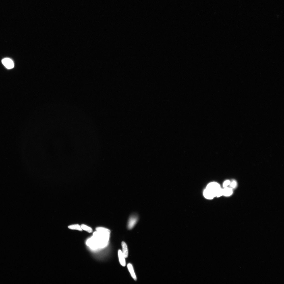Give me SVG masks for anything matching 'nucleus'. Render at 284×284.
Segmentation results:
<instances>
[{
	"label": "nucleus",
	"mask_w": 284,
	"mask_h": 284,
	"mask_svg": "<svg viewBox=\"0 0 284 284\" xmlns=\"http://www.w3.org/2000/svg\"><path fill=\"white\" fill-rule=\"evenodd\" d=\"M68 228L69 229L72 230H77L81 231H83V229H82L81 226L78 224L69 225L68 226Z\"/></svg>",
	"instance_id": "obj_10"
},
{
	"label": "nucleus",
	"mask_w": 284,
	"mask_h": 284,
	"mask_svg": "<svg viewBox=\"0 0 284 284\" xmlns=\"http://www.w3.org/2000/svg\"><path fill=\"white\" fill-rule=\"evenodd\" d=\"M2 62L3 65L8 69H12L14 66L13 61L10 58H5L2 59Z\"/></svg>",
	"instance_id": "obj_3"
},
{
	"label": "nucleus",
	"mask_w": 284,
	"mask_h": 284,
	"mask_svg": "<svg viewBox=\"0 0 284 284\" xmlns=\"http://www.w3.org/2000/svg\"><path fill=\"white\" fill-rule=\"evenodd\" d=\"M223 195L225 196H229L233 194V191L232 189L225 187L223 189Z\"/></svg>",
	"instance_id": "obj_9"
},
{
	"label": "nucleus",
	"mask_w": 284,
	"mask_h": 284,
	"mask_svg": "<svg viewBox=\"0 0 284 284\" xmlns=\"http://www.w3.org/2000/svg\"><path fill=\"white\" fill-rule=\"evenodd\" d=\"M139 219V217L136 214H133L132 215L129 219L128 223V228L130 230L131 229L135 226Z\"/></svg>",
	"instance_id": "obj_1"
},
{
	"label": "nucleus",
	"mask_w": 284,
	"mask_h": 284,
	"mask_svg": "<svg viewBox=\"0 0 284 284\" xmlns=\"http://www.w3.org/2000/svg\"><path fill=\"white\" fill-rule=\"evenodd\" d=\"M96 230L97 232L109 235H110V234L111 233V231L110 230L104 227H97L96 228Z\"/></svg>",
	"instance_id": "obj_8"
},
{
	"label": "nucleus",
	"mask_w": 284,
	"mask_h": 284,
	"mask_svg": "<svg viewBox=\"0 0 284 284\" xmlns=\"http://www.w3.org/2000/svg\"><path fill=\"white\" fill-rule=\"evenodd\" d=\"M203 194L205 198L209 200H212L215 197L213 193L206 188L204 190Z\"/></svg>",
	"instance_id": "obj_5"
},
{
	"label": "nucleus",
	"mask_w": 284,
	"mask_h": 284,
	"mask_svg": "<svg viewBox=\"0 0 284 284\" xmlns=\"http://www.w3.org/2000/svg\"><path fill=\"white\" fill-rule=\"evenodd\" d=\"M81 226L83 230L86 231L88 233H91L92 232V228L85 225L82 224Z\"/></svg>",
	"instance_id": "obj_11"
},
{
	"label": "nucleus",
	"mask_w": 284,
	"mask_h": 284,
	"mask_svg": "<svg viewBox=\"0 0 284 284\" xmlns=\"http://www.w3.org/2000/svg\"><path fill=\"white\" fill-rule=\"evenodd\" d=\"M230 185L231 187L233 188H235L237 185V183L235 181H233L232 182L230 183Z\"/></svg>",
	"instance_id": "obj_14"
},
{
	"label": "nucleus",
	"mask_w": 284,
	"mask_h": 284,
	"mask_svg": "<svg viewBox=\"0 0 284 284\" xmlns=\"http://www.w3.org/2000/svg\"><path fill=\"white\" fill-rule=\"evenodd\" d=\"M122 252L125 258H127L128 256V252L127 246L126 243L123 242H122Z\"/></svg>",
	"instance_id": "obj_6"
},
{
	"label": "nucleus",
	"mask_w": 284,
	"mask_h": 284,
	"mask_svg": "<svg viewBox=\"0 0 284 284\" xmlns=\"http://www.w3.org/2000/svg\"><path fill=\"white\" fill-rule=\"evenodd\" d=\"M127 268L131 276L135 280H136L137 278L135 273H134L133 266L131 263H129L127 265Z\"/></svg>",
	"instance_id": "obj_7"
},
{
	"label": "nucleus",
	"mask_w": 284,
	"mask_h": 284,
	"mask_svg": "<svg viewBox=\"0 0 284 284\" xmlns=\"http://www.w3.org/2000/svg\"><path fill=\"white\" fill-rule=\"evenodd\" d=\"M221 188L219 184L216 182L211 183L207 186L206 189L212 192L216 197V194L219 190Z\"/></svg>",
	"instance_id": "obj_2"
},
{
	"label": "nucleus",
	"mask_w": 284,
	"mask_h": 284,
	"mask_svg": "<svg viewBox=\"0 0 284 284\" xmlns=\"http://www.w3.org/2000/svg\"><path fill=\"white\" fill-rule=\"evenodd\" d=\"M222 195H223V189L221 188L217 192L216 197H219Z\"/></svg>",
	"instance_id": "obj_12"
},
{
	"label": "nucleus",
	"mask_w": 284,
	"mask_h": 284,
	"mask_svg": "<svg viewBox=\"0 0 284 284\" xmlns=\"http://www.w3.org/2000/svg\"><path fill=\"white\" fill-rule=\"evenodd\" d=\"M230 181L229 180H227L224 181L223 184V187L224 188L227 187L228 185H230Z\"/></svg>",
	"instance_id": "obj_13"
},
{
	"label": "nucleus",
	"mask_w": 284,
	"mask_h": 284,
	"mask_svg": "<svg viewBox=\"0 0 284 284\" xmlns=\"http://www.w3.org/2000/svg\"><path fill=\"white\" fill-rule=\"evenodd\" d=\"M118 256L119 261L121 265L123 266H125L126 265L125 258L122 251L120 250H118Z\"/></svg>",
	"instance_id": "obj_4"
}]
</instances>
